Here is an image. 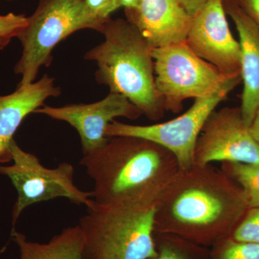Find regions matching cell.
Returning a JSON list of instances; mask_svg holds the SVG:
<instances>
[{"label":"cell","instance_id":"obj_1","mask_svg":"<svg viewBox=\"0 0 259 259\" xmlns=\"http://www.w3.org/2000/svg\"><path fill=\"white\" fill-rule=\"evenodd\" d=\"M249 209L245 192L212 165L179 170L155 205L154 233L210 248L231 236Z\"/></svg>","mask_w":259,"mask_h":259},{"label":"cell","instance_id":"obj_2","mask_svg":"<svg viewBox=\"0 0 259 259\" xmlns=\"http://www.w3.org/2000/svg\"><path fill=\"white\" fill-rule=\"evenodd\" d=\"M95 183L101 205L153 207L180 170L176 158L159 145L133 136L109 138L81 161Z\"/></svg>","mask_w":259,"mask_h":259},{"label":"cell","instance_id":"obj_3","mask_svg":"<svg viewBox=\"0 0 259 259\" xmlns=\"http://www.w3.org/2000/svg\"><path fill=\"white\" fill-rule=\"evenodd\" d=\"M105 40L86 53L97 64V82L126 97L149 120L166 111L155 87L153 48L127 20L108 18L100 30Z\"/></svg>","mask_w":259,"mask_h":259},{"label":"cell","instance_id":"obj_4","mask_svg":"<svg viewBox=\"0 0 259 259\" xmlns=\"http://www.w3.org/2000/svg\"><path fill=\"white\" fill-rule=\"evenodd\" d=\"M153 207L101 205L80 219L86 259H148L157 255Z\"/></svg>","mask_w":259,"mask_h":259},{"label":"cell","instance_id":"obj_5","mask_svg":"<svg viewBox=\"0 0 259 259\" xmlns=\"http://www.w3.org/2000/svg\"><path fill=\"white\" fill-rule=\"evenodd\" d=\"M105 20L95 16L84 0H40L18 36L23 47L14 68L21 76L18 88L35 81L40 68L50 66L59 42L83 29L100 32Z\"/></svg>","mask_w":259,"mask_h":259},{"label":"cell","instance_id":"obj_6","mask_svg":"<svg viewBox=\"0 0 259 259\" xmlns=\"http://www.w3.org/2000/svg\"><path fill=\"white\" fill-rule=\"evenodd\" d=\"M155 87L165 110L178 113L188 99L208 96L241 74L228 76L182 42L153 49Z\"/></svg>","mask_w":259,"mask_h":259},{"label":"cell","instance_id":"obj_7","mask_svg":"<svg viewBox=\"0 0 259 259\" xmlns=\"http://www.w3.org/2000/svg\"><path fill=\"white\" fill-rule=\"evenodd\" d=\"M13 164L0 166V175L8 177L18 192L13 210V231L24 209L37 202L64 197L88 207L95 204L93 192L80 190L74 182V168L64 162L56 168L44 166L35 155L22 149L14 139L10 145Z\"/></svg>","mask_w":259,"mask_h":259},{"label":"cell","instance_id":"obj_8","mask_svg":"<svg viewBox=\"0 0 259 259\" xmlns=\"http://www.w3.org/2000/svg\"><path fill=\"white\" fill-rule=\"evenodd\" d=\"M241 82L233 80L208 96L194 99L187 111L173 120L149 125H136L113 120L107 126V137L133 136L151 141L166 148L176 158L181 170L194 166L197 139L206 121L218 105Z\"/></svg>","mask_w":259,"mask_h":259},{"label":"cell","instance_id":"obj_9","mask_svg":"<svg viewBox=\"0 0 259 259\" xmlns=\"http://www.w3.org/2000/svg\"><path fill=\"white\" fill-rule=\"evenodd\" d=\"M212 162L259 163V145L242 117L240 107L214 110L199 134L194 152V165Z\"/></svg>","mask_w":259,"mask_h":259},{"label":"cell","instance_id":"obj_10","mask_svg":"<svg viewBox=\"0 0 259 259\" xmlns=\"http://www.w3.org/2000/svg\"><path fill=\"white\" fill-rule=\"evenodd\" d=\"M34 113L64 121L72 126L79 134L83 155L93 152L106 144L109 140L105 134L107 126L115 118L125 117L135 120L142 115L126 97L112 93L93 103L70 104L58 107L44 105Z\"/></svg>","mask_w":259,"mask_h":259},{"label":"cell","instance_id":"obj_11","mask_svg":"<svg viewBox=\"0 0 259 259\" xmlns=\"http://www.w3.org/2000/svg\"><path fill=\"white\" fill-rule=\"evenodd\" d=\"M224 0H207L193 17L187 35L188 47L223 74H241V49L230 30Z\"/></svg>","mask_w":259,"mask_h":259},{"label":"cell","instance_id":"obj_12","mask_svg":"<svg viewBox=\"0 0 259 259\" xmlns=\"http://www.w3.org/2000/svg\"><path fill=\"white\" fill-rule=\"evenodd\" d=\"M125 13L153 49L186 41L193 21L178 0H141Z\"/></svg>","mask_w":259,"mask_h":259},{"label":"cell","instance_id":"obj_13","mask_svg":"<svg viewBox=\"0 0 259 259\" xmlns=\"http://www.w3.org/2000/svg\"><path fill=\"white\" fill-rule=\"evenodd\" d=\"M224 8L233 20L239 36L243 83L240 109L248 127L259 108V29L235 0H224Z\"/></svg>","mask_w":259,"mask_h":259},{"label":"cell","instance_id":"obj_14","mask_svg":"<svg viewBox=\"0 0 259 259\" xmlns=\"http://www.w3.org/2000/svg\"><path fill=\"white\" fill-rule=\"evenodd\" d=\"M61 90L47 74L37 81L17 88L10 95L0 96V137L10 144L24 119L44 106L49 97H59Z\"/></svg>","mask_w":259,"mask_h":259},{"label":"cell","instance_id":"obj_15","mask_svg":"<svg viewBox=\"0 0 259 259\" xmlns=\"http://www.w3.org/2000/svg\"><path fill=\"white\" fill-rule=\"evenodd\" d=\"M11 237L18 245L20 259H86L79 225L65 228L47 243L28 241L15 230L12 231Z\"/></svg>","mask_w":259,"mask_h":259},{"label":"cell","instance_id":"obj_16","mask_svg":"<svg viewBox=\"0 0 259 259\" xmlns=\"http://www.w3.org/2000/svg\"><path fill=\"white\" fill-rule=\"evenodd\" d=\"M157 255L148 259H211L210 250L173 235L154 233Z\"/></svg>","mask_w":259,"mask_h":259},{"label":"cell","instance_id":"obj_17","mask_svg":"<svg viewBox=\"0 0 259 259\" xmlns=\"http://www.w3.org/2000/svg\"><path fill=\"white\" fill-rule=\"evenodd\" d=\"M221 170L245 192L248 207H259V163L224 162Z\"/></svg>","mask_w":259,"mask_h":259},{"label":"cell","instance_id":"obj_18","mask_svg":"<svg viewBox=\"0 0 259 259\" xmlns=\"http://www.w3.org/2000/svg\"><path fill=\"white\" fill-rule=\"evenodd\" d=\"M211 259H259V244L237 241L231 236L209 248Z\"/></svg>","mask_w":259,"mask_h":259},{"label":"cell","instance_id":"obj_19","mask_svg":"<svg viewBox=\"0 0 259 259\" xmlns=\"http://www.w3.org/2000/svg\"><path fill=\"white\" fill-rule=\"evenodd\" d=\"M231 237L237 241L259 244V207L247 210Z\"/></svg>","mask_w":259,"mask_h":259},{"label":"cell","instance_id":"obj_20","mask_svg":"<svg viewBox=\"0 0 259 259\" xmlns=\"http://www.w3.org/2000/svg\"><path fill=\"white\" fill-rule=\"evenodd\" d=\"M28 23V18L24 15L10 13L0 15V37L12 39L18 37Z\"/></svg>","mask_w":259,"mask_h":259},{"label":"cell","instance_id":"obj_21","mask_svg":"<svg viewBox=\"0 0 259 259\" xmlns=\"http://www.w3.org/2000/svg\"><path fill=\"white\" fill-rule=\"evenodd\" d=\"M89 10L95 16L106 20L113 13V0H84Z\"/></svg>","mask_w":259,"mask_h":259},{"label":"cell","instance_id":"obj_22","mask_svg":"<svg viewBox=\"0 0 259 259\" xmlns=\"http://www.w3.org/2000/svg\"><path fill=\"white\" fill-rule=\"evenodd\" d=\"M259 29V0H235Z\"/></svg>","mask_w":259,"mask_h":259},{"label":"cell","instance_id":"obj_23","mask_svg":"<svg viewBox=\"0 0 259 259\" xmlns=\"http://www.w3.org/2000/svg\"><path fill=\"white\" fill-rule=\"evenodd\" d=\"M178 1L191 16L194 17L202 10L207 0H178Z\"/></svg>","mask_w":259,"mask_h":259},{"label":"cell","instance_id":"obj_24","mask_svg":"<svg viewBox=\"0 0 259 259\" xmlns=\"http://www.w3.org/2000/svg\"><path fill=\"white\" fill-rule=\"evenodd\" d=\"M141 0H113L112 10H115L120 8H125V10H134L139 7Z\"/></svg>","mask_w":259,"mask_h":259},{"label":"cell","instance_id":"obj_25","mask_svg":"<svg viewBox=\"0 0 259 259\" xmlns=\"http://www.w3.org/2000/svg\"><path fill=\"white\" fill-rule=\"evenodd\" d=\"M10 145L0 137V162L1 163H8L12 161L11 154H10Z\"/></svg>","mask_w":259,"mask_h":259},{"label":"cell","instance_id":"obj_26","mask_svg":"<svg viewBox=\"0 0 259 259\" xmlns=\"http://www.w3.org/2000/svg\"><path fill=\"white\" fill-rule=\"evenodd\" d=\"M248 129H249V132L252 137L259 145V108L255 112L250 125L248 126Z\"/></svg>","mask_w":259,"mask_h":259},{"label":"cell","instance_id":"obj_27","mask_svg":"<svg viewBox=\"0 0 259 259\" xmlns=\"http://www.w3.org/2000/svg\"><path fill=\"white\" fill-rule=\"evenodd\" d=\"M10 41H11V39L0 37V50L5 49L10 44Z\"/></svg>","mask_w":259,"mask_h":259}]
</instances>
